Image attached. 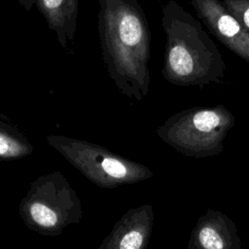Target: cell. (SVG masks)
Returning a JSON list of instances; mask_svg holds the SVG:
<instances>
[{"mask_svg": "<svg viewBox=\"0 0 249 249\" xmlns=\"http://www.w3.org/2000/svg\"><path fill=\"white\" fill-rule=\"evenodd\" d=\"M33 145L17 126L0 119V160H16L30 156Z\"/></svg>", "mask_w": 249, "mask_h": 249, "instance_id": "cell-10", "label": "cell"}, {"mask_svg": "<svg viewBox=\"0 0 249 249\" xmlns=\"http://www.w3.org/2000/svg\"><path fill=\"white\" fill-rule=\"evenodd\" d=\"M161 25L165 33L161 74L175 86L222 84L226 62L198 19L175 0L161 8Z\"/></svg>", "mask_w": 249, "mask_h": 249, "instance_id": "cell-2", "label": "cell"}, {"mask_svg": "<svg viewBox=\"0 0 249 249\" xmlns=\"http://www.w3.org/2000/svg\"><path fill=\"white\" fill-rule=\"evenodd\" d=\"M46 141L88 180L100 188L115 189L131 185L154 175L148 166L95 143L60 134H49Z\"/></svg>", "mask_w": 249, "mask_h": 249, "instance_id": "cell-5", "label": "cell"}, {"mask_svg": "<svg viewBox=\"0 0 249 249\" xmlns=\"http://www.w3.org/2000/svg\"><path fill=\"white\" fill-rule=\"evenodd\" d=\"M104 67L120 93L142 100L149 91L151 31L138 0H98Z\"/></svg>", "mask_w": 249, "mask_h": 249, "instance_id": "cell-1", "label": "cell"}, {"mask_svg": "<svg viewBox=\"0 0 249 249\" xmlns=\"http://www.w3.org/2000/svg\"><path fill=\"white\" fill-rule=\"evenodd\" d=\"M25 12L35 6L45 18L50 30H53L62 49L73 45L77 31L78 0H18Z\"/></svg>", "mask_w": 249, "mask_h": 249, "instance_id": "cell-9", "label": "cell"}, {"mask_svg": "<svg viewBox=\"0 0 249 249\" xmlns=\"http://www.w3.org/2000/svg\"><path fill=\"white\" fill-rule=\"evenodd\" d=\"M18 214L25 226L42 235L56 236L82 220V201L67 178L53 171L34 179L20 199Z\"/></svg>", "mask_w": 249, "mask_h": 249, "instance_id": "cell-3", "label": "cell"}, {"mask_svg": "<svg viewBox=\"0 0 249 249\" xmlns=\"http://www.w3.org/2000/svg\"><path fill=\"white\" fill-rule=\"evenodd\" d=\"M197 17L230 51L249 62V32L220 0H191Z\"/></svg>", "mask_w": 249, "mask_h": 249, "instance_id": "cell-6", "label": "cell"}, {"mask_svg": "<svg viewBox=\"0 0 249 249\" xmlns=\"http://www.w3.org/2000/svg\"><path fill=\"white\" fill-rule=\"evenodd\" d=\"M234 222L219 210L207 209L191 231L187 249H241Z\"/></svg>", "mask_w": 249, "mask_h": 249, "instance_id": "cell-8", "label": "cell"}, {"mask_svg": "<svg viewBox=\"0 0 249 249\" xmlns=\"http://www.w3.org/2000/svg\"><path fill=\"white\" fill-rule=\"evenodd\" d=\"M234 124V115L224 105L198 106L172 115L156 133L178 153L202 159L223 152V142Z\"/></svg>", "mask_w": 249, "mask_h": 249, "instance_id": "cell-4", "label": "cell"}, {"mask_svg": "<svg viewBox=\"0 0 249 249\" xmlns=\"http://www.w3.org/2000/svg\"><path fill=\"white\" fill-rule=\"evenodd\" d=\"M154 220V209L151 204L128 209L114 224L97 249H147Z\"/></svg>", "mask_w": 249, "mask_h": 249, "instance_id": "cell-7", "label": "cell"}, {"mask_svg": "<svg viewBox=\"0 0 249 249\" xmlns=\"http://www.w3.org/2000/svg\"><path fill=\"white\" fill-rule=\"evenodd\" d=\"M223 5L249 32V0H222Z\"/></svg>", "mask_w": 249, "mask_h": 249, "instance_id": "cell-11", "label": "cell"}]
</instances>
